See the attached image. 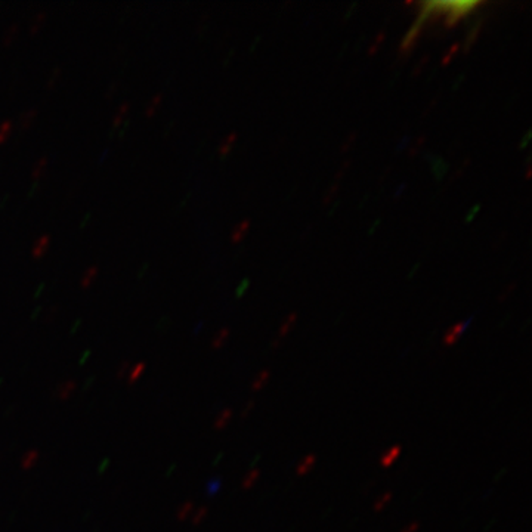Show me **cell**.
Returning a JSON list of instances; mask_svg holds the SVG:
<instances>
[{
	"mask_svg": "<svg viewBox=\"0 0 532 532\" xmlns=\"http://www.w3.org/2000/svg\"><path fill=\"white\" fill-rule=\"evenodd\" d=\"M478 5L479 2H450L448 9H447L445 27L452 28L463 17H466L469 12H472Z\"/></svg>",
	"mask_w": 532,
	"mask_h": 532,
	"instance_id": "1",
	"label": "cell"
},
{
	"mask_svg": "<svg viewBox=\"0 0 532 532\" xmlns=\"http://www.w3.org/2000/svg\"><path fill=\"white\" fill-rule=\"evenodd\" d=\"M470 321H472V318L467 319L466 322H457L454 327H451V328L445 333V336H444V345L445 346L454 345V343H455V342L461 337V334L464 333V330L467 328V325L470 324Z\"/></svg>",
	"mask_w": 532,
	"mask_h": 532,
	"instance_id": "2",
	"label": "cell"
},
{
	"mask_svg": "<svg viewBox=\"0 0 532 532\" xmlns=\"http://www.w3.org/2000/svg\"><path fill=\"white\" fill-rule=\"evenodd\" d=\"M76 387H77V383H76L74 380H67V381L61 383V384L55 389L53 398L59 399V401H67V399L74 393Z\"/></svg>",
	"mask_w": 532,
	"mask_h": 532,
	"instance_id": "3",
	"label": "cell"
},
{
	"mask_svg": "<svg viewBox=\"0 0 532 532\" xmlns=\"http://www.w3.org/2000/svg\"><path fill=\"white\" fill-rule=\"evenodd\" d=\"M129 109H130V102H127V101L118 105V109H117V112L114 114V118H112V124H111V130L108 133V138H112V135L115 133L117 127L121 124L123 118H124L126 114L129 112Z\"/></svg>",
	"mask_w": 532,
	"mask_h": 532,
	"instance_id": "4",
	"label": "cell"
},
{
	"mask_svg": "<svg viewBox=\"0 0 532 532\" xmlns=\"http://www.w3.org/2000/svg\"><path fill=\"white\" fill-rule=\"evenodd\" d=\"M49 245H51V235H49V234L42 235L40 238L34 242V245H33V248H31V256L36 257V259L42 257V256L48 251Z\"/></svg>",
	"mask_w": 532,
	"mask_h": 532,
	"instance_id": "5",
	"label": "cell"
},
{
	"mask_svg": "<svg viewBox=\"0 0 532 532\" xmlns=\"http://www.w3.org/2000/svg\"><path fill=\"white\" fill-rule=\"evenodd\" d=\"M237 139H238V135L235 132H232L229 133V135L220 142V145H219V154H220V157H226V156L231 153V150L234 148Z\"/></svg>",
	"mask_w": 532,
	"mask_h": 532,
	"instance_id": "6",
	"label": "cell"
},
{
	"mask_svg": "<svg viewBox=\"0 0 532 532\" xmlns=\"http://www.w3.org/2000/svg\"><path fill=\"white\" fill-rule=\"evenodd\" d=\"M480 28H482V24H480V21L479 23H476L475 26L472 27L470 30H469V33H467V37H466V40H464V45H463V48H464V52L467 53L472 48H473V45L476 43V40H478V36H479V33H480Z\"/></svg>",
	"mask_w": 532,
	"mask_h": 532,
	"instance_id": "7",
	"label": "cell"
},
{
	"mask_svg": "<svg viewBox=\"0 0 532 532\" xmlns=\"http://www.w3.org/2000/svg\"><path fill=\"white\" fill-rule=\"evenodd\" d=\"M37 108H30L28 111H26V112H23L21 115H20V118H18V127H20V130H27L30 126H31V123L34 121V118L37 117Z\"/></svg>",
	"mask_w": 532,
	"mask_h": 532,
	"instance_id": "8",
	"label": "cell"
},
{
	"mask_svg": "<svg viewBox=\"0 0 532 532\" xmlns=\"http://www.w3.org/2000/svg\"><path fill=\"white\" fill-rule=\"evenodd\" d=\"M315 463H317V455L315 454H308L302 461H300V464L297 466V469H296V473L299 475V476H303V475H306L314 466H315Z\"/></svg>",
	"mask_w": 532,
	"mask_h": 532,
	"instance_id": "9",
	"label": "cell"
},
{
	"mask_svg": "<svg viewBox=\"0 0 532 532\" xmlns=\"http://www.w3.org/2000/svg\"><path fill=\"white\" fill-rule=\"evenodd\" d=\"M401 454V445H395L392 447L387 452H384L380 458V466L381 467H390L393 464V461L396 460Z\"/></svg>",
	"mask_w": 532,
	"mask_h": 532,
	"instance_id": "10",
	"label": "cell"
},
{
	"mask_svg": "<svg viewBox=\"0 0 532 532\" xmlns=\"http://www.w3.org/2000/svg\"><path fill=\"white\" fill-rule=\"evenodd\" d=\"M98 272H99V266L98 265H95V266H90V268H87L84 272H83V275H81V280H80V286L83 287V289H87V287H90V284L93 283V280L98 277Z\"/></svg>",
	"mask_w": 532,
	"mask_h": 532,
	"instance_id": "11",
	"label": "cell"
},
{
	"mask_svg": "<svg viewBox=\"0 0 532 532\" xmlns=\"http://www.w3.org/2000/svg\"><path fill=\"white\" fill-rule=\"evenodd\" d=\"M39 458H40V452L37 451V450H30V451H27L26 454L23 455V458H21V467H23L24 470H30L31 467L36 466V463L39 461Z\"/></svg>",
	"mask_w": 532,
	"mask_h": 532,
	"instance_id": "12",
	"label": "cell"
},
{
	"mask_svg": "<svg viewBox=\"0 0 532 532\" xmlns=\"http://www.w3.org/2000/svg\"><path fill=\"white\" fill-rule=\"evenodd\" d=\"M248 229H250V220H248V219L239 222L238 225L232 229V234H231L232 242H239L241 239L245 237V234L248 232Z\"/></svg>",
	"mask_w": 532,
	"mask_h": 532,
	"instance_id": "13",
	"label": "cell"
},
{
	"mask_svg": "<svg viewBox=\"0 0 532 532\" xmlns=\"http://www.w3.org/2000/svg\"><path fill=\"white\" fill-rule=\"evenodd\" d=\"M46 166H48V157L43 156V157H40V159L34 163V166H33V169H31V178H33L34 181H39V179L42 178V175L45 173Z\"/></svg>",
	"mask_w": 532,
	"mask_h": 532,
	"instance_id": "14",
	"label": "cell"
},
{
	"mask_svg": "<svg viewBox=\"0 0 532 532\" xmlns=\"http://www.w3.org/2000/svg\"><path fill=\"white\" fill-rule=\"evenodd\" d=\"M46 17H48V12H46V11H40V12H37V14L34 15V18L31 20V23H30V26H28L30 34H36V33L40 30V27L43 26Z\"/></svg>",
	"mask_w": 532,
	"mask_h": 532,
	"instance_id": "15",
	"label": "cell"
},
{
	"mask_svg": "<svg viewBox=\"0 0 532 532\" xmlns=\"http://www.w3.org/2000/svg\"><path fill=\"white\" fill-rule=\"evenodd\" d=\"M296 321H297V314H296V312H292L287 318L283 321V324H281V327H280V337H278L280 340H281L283 337H286V336L292 331V328L294 327Z\"/></svg>",
	"mask_w": 532,
	"mask_h": 532,
	"instance_id": "16",
	"label": "cell"
},
{
	"mask_svg": "<svg viewBox=\"0 0 532 532\" xmlns=\"http://www.w3.org/2000/svg\"><path fill=\"white\" fill-rule=\"evenodd\" d=\"M232 408H225L222 413H220V416L216 419V422H214V429L216 430H223L226 426H228V423H229V420L232 419Z\"/></svg>",
	"mask_w": 532,
	"mask_h": 532,
	"instance_id": "17",
	"label": "cell"
},
{
	"mask_svg": "<svg viewBox=\"0 0 532 532\" xmlns=\"http://www.w3.org/2000/svg\"><path fill=\"white\" fill-rule=\"evenodd\" d=\"M161 101H163V93H157V95H154V96L151 98V101L148 102V105L145 106V111H144V114H145L147 118H150V117H153V115L156 114V111L159 109Z\"/></svg>",
	"mask_w": 532,
	"mask_h": 532,
	"instance_id": "18",
	"label": "cell"
},
{
	"mask_svg": "<svg viewBox=\"0 0 532 532\" xmlns=\"http://www.w3.org/2000/svg\"><path fill=\"white\" fill-rule=\"evenodd\" d=\"M269 377H271V372H269V370H263V371L259 372V374L256 375V378H254L253 384H251V390L257 392V390L263 389L266 383L269 381Z\"/></svg>",
	"mask_w": 532,
	"mask_h": 532,
	"instance_id": "19",
	"label": "cell"
},
{
	"mask_svg": "<svg viewBox=\"0 0 532 532\" xmlns=\"http://www.w3.org/2000/svg\"><path fill=\"white\" fill-rule=\"evenodd\" d=\"M18 30H20V26H18L17 23H12L11 26L6 28V31H5V34H3V37H2L3 46H9V45L14 42L15 36L18 34Z\"/></svg>",
	"mask_w": 532,
	"mask_h": 532,
	"instance_id": "20",
	"label": "cell"
},
{
	"mask_svg": "<svg viewBox=\"0 0 532 532\" xmlns=\"http://www.w3.org/2000/svg\"><path fill=\"white\" fill-rule=\"evenodd\" d=\"M192 510H194V503H192L191 500H188V501H185L184 504L178 508V511H176V519H178L179 522H184V520H186V519L189 517V514L192 513Z\"/></svg>",
	"mask_w": 532,
	"mask_h": 532,
	"instance_id": "21",
	"label": "cell"
},
{
	"mask_svg": "<svg viewBox=\"0 0 532 532\" xmlns=\"http://www.w3.org/2000/svg\"><path fill=\"white\" fill-rule=\"evenodd\" d=\"M145 367H147V364L145 362H139V364H136L135 367L132 368V371L129 372V375H127V381H129V384H135L141 377H142V374H144V371H145Z\"/></svg>",
	"mask_w": 532,
	"mask_h": 532,
	"instance_id": "22",
	"label": "cell"
},
{
	"mask_svg": "<svg viewBox=\"0 0 532 532\" xmlns=\"http://www.w3.org/2000/svg\"><path fill=\"white\" fill-rule=\"evenodd\" d=\"M259 478H260V470H251L250 473H247L245 476H244V479H242V483H241V486H242V489H250L257 480H259Z\"/></svg>",
	"mask_w": 532,
	"mask_h": 532,
	"instance_id": "23",
	"label": "cell"
},
{
	"mask_svg": "<svg viewBox=\"0 0 532 532\" xmlns=\"http://www.w3.org/2000/svg\"><path fill=\"white\" fill-rule=\"evenodd\" d=\"M448 172V164L442 159L433 160V173L436 176V179H441L445 176V173Z\"/></svg>",
	"mask_w": 532,
	"mask_h": 532,
	"instance_id": "24",
	"label": "cell"
},
{
	"mask_svg": "<svg viewBox=\"0 0 532 532\" xmlns=\"http://www.w3.org/2000/svg\"><path fill=\"white\" fill-rule=\"evenodd\" d=\"M228 337H229V328H222V330L216 334V337L213 339V349H220L222 346H225V342L228 340Z\"/></svg>",
	"mask_w": 532,
	"mask_h": 532,
	"instance_id": "25",
	"label": "cell"
},
{
	"mask_svg": "<svg viewBox=\"0 0 532 532\" xmlns=\"http://www.w3.org/2000/svg\"><path fill=\"white\" fill-rule=\"evenodd\" d=\"M222 488V479L220 478H213L207 482V486H206V492L209 497H214Z\"/></svg>",
	"mask_w": 532,
	"mask_h": 532,
	"instance_id": "26",
	"label": "cell"
},
{
	"mask_svg": "<svg viewBox=\"0 0 532 532\" xmlns=\"http://www.w3.org/2000/svg\"><path fill=\"white\" fill-rule=\"evenodd\" d=\"M61 74H62V67H55L52 70V73H51V76L48 77V80H46V83H45V87L48 89V90H51L52 89L53 86L56 84V81H58V79L61 77Z\"/></svg>",
	"mask_w": 532,
	"mask_h": 532,
	"instance_id": "27",
	"label": "cell"
},
{
	"mask_svg": "<svg viewBox=\"0 0 532 532\" xmlns=\"http://www.w3.org/2000/svg\"><path fill=\"white\" fill-rule=\"evenodd\" d=\"M392 497H393V494L389 491V492H384L381 497H378L377 500H375V503H374V510L375 511H380V510H383L384 507H386V504L387 503H390V500H392Z\"/></svg>",
	"mask_w": 532,
	"mask_h": 532,
	"instance_id": "28",
	"label": "cell"
},
{
	"mask_svg": "<svg viewBox=\"0 0 532 532\" xmlns=\"http://www.w3.org/2000/svg\"><path fill=\"white\" fill-rule=\"evenodd\" d=\"M12 132V120H5L0 123V144H3Z\"/></svg>",
	"mask_w": 532,
	"mask_h": 532,
	"instance_id": "29",
	"label": "cell"
},
{
	"mask_svg": "<svg viewBox=\"0 0 532 532\" xmlns=\"http://www.w3.org/2000/svg\"><path fill=\"white\" fill-rule=\"evenodd\" d=\"M207 513H209V508H207L206 505H204V507H200V508L195 511V514H194L192 520H191L192 526H198V525H201V522L206 519Z\"/></svg>",
	"mask_w": 532,
	"mask_h": 532,
	"instance_id": "30",
	"label": "cell"
},
{
	"mask_svg": "<svg viewBox=\"0 0 532 532\" xmlns=\"http://www.w3.org/2000/svg\"><path fill=\"white\" fill-rule=\"evenodd\" d=\"M458 49H460V43H454L451 48H450V51L442 56L441 65H442V67H447V65L451 62V59L454 58V55L458 52Z\"/></svg>",
	"mask_w": 532,
	"mask_h": 532,
	"instance_id": "31",
	"label": "cell"
},
{
	"mask_svg": "<svg viewBox=\"0 0 532 532\" xmlns=\"http://www.w3.org/2000/svg\"><path fill=\"white\" fill-rule=\"evenodd\" d=\"M384 31H381L380 34H377V37H375V40H374V43L371 45V48H370V51H368V55L370 56H372L374 53L377 52L378 49H380V46L383 45V42H384Z\"/></svg>",
	"mask_w": 532,
	"mask_h": 532,
	"instance_id": "32",
	"label": "cell"
},
{
	"mask_svg": "<svg viewBox=\"0 0 532 532\" xmlns=\"http://www.w3.org/2000/svg\"><path fill=\"white\" fill-rule=\"evenodd\" d=\"M129 370H130V362H129V361L121 362V364H120V367H118V371H117V378H118V380L124 378Z\"/></svg>",
	"mask_w": 532,
	"mask_h": 532,
	"instance_id": "33",
	"label": "cell"
},
{
	"mask_svg": "<svg viewBox=\"0 0 532 532\" xmlns=\"http://www.w3.org/2000/svg\"><path fill=\"white\" fill-rule=\"evenodd\" d=\"M58 314H59V306H52V308H49V311H48L46 315H45V322H46V324H48V322H52L53 319L58 317Z\"/></svg>",
	"mask_w": 532,
	"mask_h": 532,
	"instance_id": "34",
	"label": "cell"
},
{
	"mask_svg": "<svg viewBox=\"0 0 532 532\" xmlns=\"http://www.w3.org/2000/svg\"><path fill=\"white\" fill-rule=\"evenodd\" d=\"M425 139H426V136L425 135H422L417 141H416V145H413V148L410 150V156L413 157V156H416L417 153H419V150L423 147V144H425Z\"/></svg>",
	"mask_w": 532,
	"mask_h": 532,
	"instance_id": "35",
	"label": "cell"
},
{
	"mask_svg": "<svg viewBox=\"0 0 532 532\" xmlns=\"http://www.w3.org/2000/svg\"><path fill=\"white\" fill-rule=\"evenodd\" d=\"M118 86H120V80L118 79L112 80V81H111V84H109V87L105 90V98H111V96L115 93V90L118 89Z\"/></svg>",
	"mask_w": 532,
	"mask_h": 532,
	"instance_id": "36",
	"label": "cell"
},
{
	"mask_svg": "<svg viewBox=\"0 0 532 532\" xmlns=\"http://www.w3.org/2000/svg\"><path fill=\"white\" fill-rule=\"evenodd\" d=\"M429 62V56H423L422 59H420V62H419V65L414 68V73H413V76H419L422 71H423V68H425V65Z\"/></svg>",
	"mask_w": 532,
	"mask_h": 532,
	"instance_id": "37",
	"label": "cell"
},
{
	"mask_svg": "<svg viewBox=\"0 0 532 532\" xmlns=\"http://www.w3.org/2000/svg\"><path fill=\"white\" fill-rule=\"evenodd\" d=\"M253 407H254V401H250V402L245 405V408H244V410H242V413H241V419H242V420H245V419H247V416L250 414V411L253 410Z\"/></svg>",
	"mask_w": 532,
	"mask_h": 532,
	"instance_id": "38",
	"label": "cell"
},
{
	"mask_svg": "<svg viewBox=\"0 0 532 532\" xmlns=\"http://www.w3.org/2000/svg\"><path fill=\"white\" fill-rule=\"evenodd\" d=\"M355 139H356V133H352V135L346 139V144L342 147V151H343V153H346V151L349 150V147L353 145V141H355Z\"/></svg>",
	"mask_w": 532,
	"mask_h": 532,
	"instance_id": "39",
	"label": "cell"
},
{
	"mask_svg": "<svg viewBox=\"0 0 532 532\" xmlns=\"http://www.w3.org/2000/svg\"><path fill=\"white\" fill-rule=\"evenodd\" d=\"M39 186H40V182H39V181H34V182H33V185L30 186L28 192H27V198H31V197H33V194L39 189Z\"/></svg>",
	"mask_w": 532,
	"mask_h": 532,
	"instance_id": "40",
	"label": "cell"
},
{
	"mask_svg": "<svg viewBox=\"0 0 532 532\" xmlns=\"http://www.w3.org/2000/svg\"><path fill=\"white\" fill-rule=\"evenodd\" d=\"M248 284H250L248 280H244V281L241 283V286L237 289V297H241V296H242V293L245 292V289L248 287Z\"/></svg>",
	"mask_w": 532,
	"mask_h": 532,
	"instance_id": "41",
	"label": "cell"
},
{
	"mask_svg": "<svg viewBox=\"0 0 532 532\" xmlns=\"http://www.w3.org/2000/svg\"><path fill=\"white\" fill-rule=\"evenodd\" d=\"M126 51V46L124 45H118L117 48H115V51H114V53H112V59H117V58H120L121 56V53L124 52Z\"/></svg>",
	"mask_w": 532,
	"mask_h": 532,
	"instance_id": "42",
	"label": "cell"
},
{
	"mask_svg": "<svg viewBox=\"0 0 532 532\" xmlns=\"http://www.w3.org/2000/svg\"><path fill=\"white\" fill-rule=\"evenodd\" d=\"M419 526H420V523L419 522H411L405 529L402 532H417V529H419Z\"/></svg>",
	"mask_w": 532,
	"mask_h": 532,
	"instance_id": "43",
	"label": "cell"
},
{
	"mask_svg": "<svg viewBox=\"0 0 532 532\" xmlns=\"http://www.w3.org/2000/svg\"><path fill=\"white\" fill-rule=\"evenodd\" d=\"M130 124H132V121H130V120H126V123L123 124V127H121L120 132H118V138H123V136H124V133L127 132V129H129Z\"/></svg>",
	"mask_w": 532,
	"mask_h": 532,
	"instance_id": "44",
	"label": "cell"
},
{
	"mask_svg": "<svg viewBox=\"0 0 532 532\" xmlns=\"http://www.w3.org/2000/svg\"><path fill=\"white\" fill-rule=\"evenodd\" d=\"M108 466H109V460L106 458V460L102 461V464L98 467V473H101V475H102V473H105V469H108Z\"/></svg>",
	"mask_w": 532,
	"mask_h": 532,
	"instance_id": "45",
	"label": "cell"
},
{
	"mask_svg": "<svg viewBox=\"0 0 532 532\" xmlns=\"http://www.w3.org/2000/svg\"><path fill=\"white\" fill-rule=\"evenodd\" d=\"M148 266H150V262H145L144 265H142L141 268H139V269H138V278H141V277H142V275L145 274V271L148 269Z\"/></svg>",
	"mask_w": 532,
	"mask_h": 532,
	"instance_id": "46",
	"label": "cell"
},
{
	"mask_svg": "<svg viewBox=\"0 0 532 532\" xmlns=\"http://www.w3.org/2000/svg\"><path fill=\"white\" fill-rule=\"evenodd\" d=\"M479 209H480V206H476L475 209H472V210H470V213H469V216H467V219H466V220H467V222H470V220H472V219H473V217L476 216V213L479 212Z\"/></svg>",
	"mask_w": 532,
	"mask_h": 532,
	"instance_id": "47",
	"label": "cell"
},
{
	"mask_svg": "<svg viewBox=\"0 0 532 532\" xmlns=\"http://www.w3.org/2000/svg\"><path fill=\"white\" fill-rule=\"evenodd\" d=\"M9 198H11V192H6L5 194V197L2 198V201H0V209H3L5 206H6V203L9 201Z\"/></svg>",
	"mask_w": 532,
	"mask_h": 532,
	"instance_id": "48",
	"label": "cell"
},
{
	"mask_svg": "<svg viewBox=\"0 0 532 532\" xmlns=\"http://www.w3.org/2000/svg\"><path fill=\"white\" fill-rule=\"evenodd\" d=\"M93 383H95V377L92 375V377H89V380H87V381H86V384L83 386V390H89V387H90Z\"/></svg>",
	"mask_w": 532,
	"mask_h": 532,
	"instance_id": "49",
	"label": "cell"
},
{
	"mask_svg": "<svg viewBox=\"0 0 532 532\" xmlns=\"http://www.w3.org/2000/svg\"><path fill=\"white\" fill-rule=\"evenodd\" d=\"M81 324H83V321H81V319H77V321H76V322H74V325H73V327H71V330H70V333H71V334H74V333H76V331H77V328H79V327H80V325H81Z\"/></svg>",
	"mask_w": 532,
	"mask_h": 532,
	"instance_id": "50",
	"label": "cell"
},
{
	"mask_svg": "<svg viewBox=\"0 0 532 532\" xmlns=\"http://www.w3.org/2000/svg\"><path fill=\"white\" fill-rule=\"evenodd\" d=\"M40 312H42V306H37V308L31 312V317H30V318L36 319L37 317H39V314H40Z\"/></svg>",
	"mask_w": 532,
	"mask_h": 532,
	"instance_id": "51",
	"label": "cell"
},
{
	"mask_svg": "<svg viewBox=\"0 0 532 532\" xmlns=\"http://www.w3.org/2000/svg\"><path fill=\"white\" fill-rule=\"evenodd\" d=\"M529 139H531V132L526 133V136L523 138V141H522V144H520V148H525V147H526V144L529 142Z\"/></svg>",
	"mask_w": 532,
	"mask_h": 532,
	"instance_id": "52",
	"label": "cell"
},
{
	"mask_svg": "<svg viewBox=\"0 0 532 532\" xmlns=\"http://www.w3.org/2000/svg\"><path fill=\"white\" fill-rule=\"evenodd\" d=\"M89 219H90V213H86L84 219H81V222H80V226H81V228H83V226H86V223L89 222Z\"/></svg>",
	"mask_w": 532,
	"mask_h": 532,
	"instance_id": "53",
	"label": "cell"
},
{
	"mask_svg": "<svg viewBox=\"0 0 532 532\" xmlns=\"http://www.w3.org/2000/svg\"><path fill=\"white\" fill-rule=\"evenodd\" d=\"M90 353H92L90 350H86V352H84V355H83V356H81V359H80V364H84V362L87 361V358L90 356Z\"/></svg>",
	"mask_w": 532,
	"mask_h": 532,
	"instance_id": "54",
	"label": "cell"
},
{
	"mask_svg": "<svg viewBox=\"0 0 532 532\" xmlns=\"http://www.w3.org/2000/svg\"><path fill=\"white\" fill-rule=\"evenodd\" d=\"M223 457H225V452H220V454H219V455H217V457L214 458V463H213V466H217V464H219V461H220V460H222Z\"/></svg>",
	"mask_w": 532,
	"mask_h": 532,
	"instance_id": "55",
	"label": "cell"
},
{
	"mask_svg": "<svg viewBox=\"0 0 532 532\" xmlns=\"http://www.w3.org/2000/svg\"><path fill=\"white\" fill-rule=\"evenodd\" d=\"M43 289H45V284H40V286L37 287V290L34 292V297H39V296H40V293L43 292Z\"/></svg>",
	"mask_w": 532,
	"mask_h": 532,
	"instance_id": "56",
	"label": "cell"
},
{
	"mask_svg": "<svg viewBox=\"0 0 532 532\" xmlns=\"http://www.w3.org/2000/svg\"><path fill=\"white\" fill-rule=\"evenodd\" d=\"M173 124H175V120H172V121H170V123L167 124V127H164V136H166L167 133L170 132V129L173 127Z\"/></svg>",
	"mask_w": 532,
	"mask_h": 532,
	"instance_id": "57",
	"label": "cell"
},
{
	"mask_svg": "<svg viewBox=\"0 0 532 532\" xmlns=\"http://www.w3.org/2000/svg\"><path fill=\"white\" fill-rule=\"evenodd\" d=\"M108 153H109V148H106V150H104V153H102V156L99 157V160H98V163H102V161H104V159H105L106 156H108Z\"/></svg>",
	"mask_w": 532,
	"mask_h": 532,
	"instance_id": "58",
	"label": "cell"
},
{
	"mask_svg": "<svg viewBox=\"0 0 532 532\" xmlns=\"http://www.w3.org/2000/svg\"><path fill=\"white\" fill-rule=\"evenodd\" d=\"M505 472H507V469H503V470H501V472H500V473H498V476H495V479H494V482H498V480H500V479H501V478H503V476H504V473H505Z\"/></svg>",
	"mask_w": 532,
	"mask_h": 532,
	"instance_id": "59",
	"label": "cell"
},
{
	"mask_svg": "<svg viewBox=\"0 0 532 532\" xmlns=\"http://www.w3.org/2000/svg\"><path fill=\"white\" fill-rule=\"evenodd\" d=\"M260 457H262V455H260V454H257V455H256V457H254V460H253V461H251V467H254V466H256V463H257V461H259V460H260Z\"/></svg>",
	"mask_w": 532,
	"mask_h": 532,
	"instance_id": "60",
	"label": "cell"
},
{
	"mask_svg": "<svg viewBox=\"0 0 532 532\" xmlns=\"http://www.w3.org/2000/svg\"><path fill=\"white\" fill-rule=\"evenodd\" d=\"M200 328H203V322H198V325H197V327L194 328V334H198Z\"/></svg>",
	"mask_w": 532,
	"mask_h": 532,
	"instance_id": "61",
	"label": "cell"
},
{
	"mask_svg": "<svg viewBox=\"0 0 532 532\" xmlns=\"http://www.w3.org/2000/svg\"><path fill=\"white\" fill-rule=\"evenodd\" d=\"M176 467H178V466H176V464H173V466H172V467H170V469L167 470V476H170V475H172V472H173V470H175Z\"/></svg>",
	"mask_w": 532,
	"mask_h": 532,
	"instance_id": "62",
	"label": "cell"
},
{
	"mask_svg": "<svg viewBox=\"0 0 532 532\" xmlns=\"http://www.w3.org/2000/svg\"><path fill=\"white\" fill-rule=\"evenodd\" d=\"M2 383H3V378H0V384H2Z\"/></svg>",
	"mask_w": 532,
	"mask_h": 532,
	"instance_id": "63",
	"label": "cell"
}]
</instances>
